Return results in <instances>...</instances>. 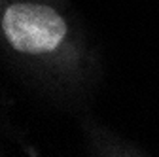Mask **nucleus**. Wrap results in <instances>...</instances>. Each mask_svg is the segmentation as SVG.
I'll return each instance as SVG.
<instances>
[{
  "label": "nucleus",
  "mask_w": 159,
  "mask_h": 157,
  "mask_svg": "<svg viewBox=\"0 0 159 157\" xmlns=\"http://www.w3.org/2000/svg\"><path fill=\"white\" fill-rule=\"evenodd\" d=\"M8 42L25 53L55 49L66 34V25L57 11L40 4H15L2 17Z\"/></svg>",
  "instance_id": "nucleus-1"
}]
</instances>
